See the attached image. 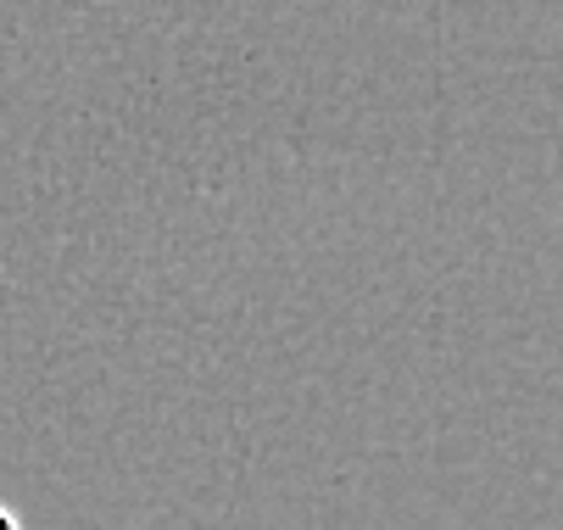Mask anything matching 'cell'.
<instances>
[{
  "label": "cell",
  "mask_w": 563,
  "mask_h": 530,
  "mask_svg": "<svg viewBox=\"0 0 563 530\" xmlns=\"http://www.w3.org/2000/svg\"><path fill=\"white\" fill-rule=\"evenodd\" d=\"M0 530H23V519H18V508H7V503H0Z\"/></svg>",
  "instance_id": "cell-1"
}]
</instances>
